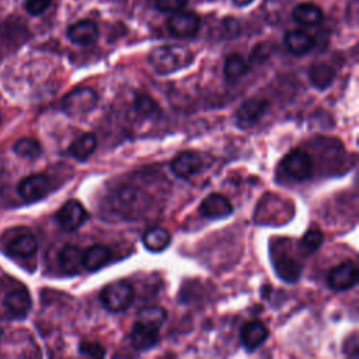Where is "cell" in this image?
<instances>
[{"label":"cell","instance_id":"1","mask_svg":"<svg viewBox=\"0 0 359 359\" xmlns=\"http://www.w3.org/2000/svg\"><path fill=\"white\" fill-rule=\"evenodd\" d=\"M149 63L158 74H170L188 67L194 62V53L182 45H160L150 50Z\"/></svg>","mask_w":359,"mask_h":359},{"label":"cell","instance_id":"9","mask_svg":"<svg viewBox=\"0 0 359 359\" xmlns=\"http://www.w3.org/2000/svg\"><path fill=\"white\" fill-rule=\"evenodd\" d=\"M202 157L196 151L185 150L178 153L170 163V168L175 177L181 180H188L196 175L202 170Z\"/></svg>","mask_w":359,"mask_h":359},{"label":"cell","instance_id":"20","mask_svg":"<svg viewBox=\"0 0 359 359\" xmlns=\"http://www.w3.org/2000/svg\"><path fill=\"white\" fill-rule=\"evenodd\" d=\"M171 243V234L161 226H153L143 234V244L151 252H160L165 250Z\"/></svg>","mask_w":359,"mask_h":359},{"label":"cell","instance_id":"35","mask_svg":"<svg viewBox=\"0 0 359 359\" xmlns=\"http://www.w3.org/2000/svg\"><path fill=\"white\" fill-rule=\"evenodd\" d=\"M3 171H4V163L0 160V175L3 174Z\"/></svg>","mask_w":359,"mask_h":359},{"label":"cell","instance_id":"31","mask_svg":"<svg viewBox=\"0 0 359 359\" xmlns=\"http://www.w3.org/2000/svg\"><path fill=\"white\" fill-rule=\"evenodd\" d=\"M188 0H156V7L161 13L181 11Z\"/></svg>","mask_w":359,"mask_h":359},{"label":"cell","instance_id":"18","mask_svg":"<svg viewBox=\"0 0 359 359\" xmlns=\"http://www.w3.org/2000/svg\"><path fill=\"white\" fill-rule=\"evenodd\" d=\"M335 76H337L335 69L325 62H317L311 65L309 70L310 83L320 91L327 90L334 83Z\"/></svg>","mask_w":359,"mask_h":359},{"label":"cell","instance_id":"4","mask_svg":"<svg viewBox=\"0 0 359 359\" xmlns=\"http://www.w3.org/2000/svg\"><path fill=\"white\" fill-rule=\"evenodd\" d=\"M280 167L286 172V175L296 181H304L313 174V160L306 151L300 149L289 151L283 157Z\"/></svg>","mask_w":359,"mask_h":359},{"label":"cell","instance_id":"32","mask_svg":"<svg viewBox=\"0 0 359 359\" xmlns=\"http://www.w3.org/2000/svg\"><path fill=\"white\" fill-rule=\"evenodd\" d=\"M52 0H25V10L31 15H41L48 10Z\"/></svg>","mask_w":359,"mask_h":359},{"label":"cell","instance_id":"26","mask_svg":"<svg viewBox=\"0 0 359 359\" xmlns=\"http://www.w3.org/2000/svg\"><path fill=\"white\" fill-rule=\"evenodd\" d=\"M247 70H248V63L241 55L231 53L226 57L223 73L229 81L238 80L240 77H243L247 73Z\"/></svg>","mask_w":359,"mask_h":359},{"label":"cell","instance_id":"5","mask_svg":"<svg viewBox=\"0 0 359 359\" xmlns=\"http://www.w3.org/2000/svg\"><path fill=\"white\" fill-rule=\"evenodd\" d=\"M269 102L264 98H248L236 111V123L241 129L252 128L265 115Z\"/></svg>","mask_w":359,"mask_h":359},{"label":"cell","instance_id":"11","mask_svg":"<svg viewBox=\"0 0 359 359\" xmlns=\"http://www.w3.org/2000/svg\"><path fill=\"white\" fill-rule=\"evenodd\" d=\"M98 27L91 20H80L69 25L66 35L70 42L81 46L93 45L98 39Z\"/></svg>","mask_w":359,"mask_h":359},{"label":"cell","instance_id":"7","mask_svg":"<svg viewBox=\"0 0 359 359\" xmlns=\"http://www.w3.org/2000/svg\"><path fill=\"white\" fill-rule=\"evenodd\" d=\"M358 282V266L348 259L334 266L328 273V286L335 292H345L352 289Z\"/></svg>","mask_w":359,"mask_h":359},{"label":"cell","instance_id":"6","mask_svg":"<svg viewBox=\"0 0 359 359\" xmlns=\"http://www.w3.org/2000/svg\"><path fill=\"white\" fill-rule=\"evenodd\" d=\"M167 27L175 38H192L201 28V18L192 11H177L168 18Z\"/></svg>","mask_w":359,"mask_h":359},{"label":"cell","instance_id":"21","mask_svg":"<svg viewBox=\"0 0 359 359\" xmlns=\"http://www.w3.org/2000/svg\"><path fill=\"white\" fill-rule=\"evenodd\" d=\"M83 252L77 245L74 244H66L59 251V265L63 271L69 273H76L83 266Z\"/></svg>","mask_w":359,"mask_h":359},{"label":"cell","instance_id":"14","mask_svg":"<svg viewBox=\"0 0 359 359\" xmlns=\"http://www.w3.org/2000/svg\"><path fill=\"white\" fill-rule=\"evenodd\" d=\"M199 210L208 219H223L233 213V205L226 196L210 194L201 202Z\"/></svg>","mask_w":359,"mask_h":359},{"label":"cell","instance_id":"10","mask_svg":"<svg viewBox=\"0 0 359 359\" xmlns=\"http://www.w3.org/2000/svg\"><path fill=\"white\" fill-rule=\"evenodd\" d=\"M50 191L49 178L43 174H32L21 180L18 184V194L27 202H36L45 198Z\"/></svg>","mask_w":359,"mask_h":359},{"label":"cell","instance_id":"12","mask_svg":"<svg viewBox=\"0 0 359 359\" xmlns=\"http://www.w3.org/2000/svg\"><path fill=\"white\" fill-rule=\"evenodd\" d=\"M4 307L14 318H24L31 310V296L22 286L11 289L4 297Z\"/></svg>","mask_w":359,"mask_h":359},{"label":"cell","instance_id":"28","mask_svg":"<svg viewBox=\"0 0 359 359\" xmlns=\"http://www.w3.org/2000/svg\"><path fill=\"white\" fill-rule=\"evenodd\" d=\"M135 108L144 118H156L160 114V107L156 104V101L144 94L136 95Z\"/></svg>","mask_w":359,"mask_h":359},{"label":"cell","instance_id":"29","mask_svg":"<svg viewBox=\"0 0 359 359\" xmlns=\"http://www.w3.org/2000/svg\"><path fill=\"white\" fill-rule=\"evenodd\" d=\"M323 241H324V234H323V231H321L320 229H317V227H311V229H309V230L303 234V237H302V240H300V247H302L306 252L310 254V252L317 251V250L321 247Z\"/></svg>","mask_w":359,"mask_h":359},{"label":"cell","instance_id":"8","mask_svg":"<svg viewBox=\"0 0 359 359\" xmlns=\"http://www.w3.org/2000/svg\"><path fill=\"white\" fill-rule=\"evenodd\" d=\"M86 219L87 212L84 206L76 199L66 201L56 212V222L66 231L77 230L86 222Z\"/></svg>","mask_w":359,"mask_h":359},{"label":"cell","instance_id":"27","mask_svg":"<svg viewBox=\"0 0 359 359\" xmlns=\"http://www.w3.org/2000/svg\"><path fill=\"white\" fill-rule=\"evenodd\" d=\"M14 151L24 158H36L42 153L41 143L31 137H22L14 143Z\"/></svg>","mask_w":359,"mask_h":359},{"label":"cell","instance_id":"15","mask_svg":"<svg viewBox=\"0 0 359 359\" xmlns=\"http://www.w3.org/2000/svg\"><path fill=\"white\" fill-rule=\"evenodd\" d=\"M160 342V330L135 323L130 331V345L139 352L151 349Z\"/></svg>","mask_w":359,"mask_h":359},{"label":"cell","instance_id":"23","mask_svg":"<svg viewBox=\"0 0 359 359\" xmlns=\"http://www.w3.org/2000/svg\"><path fill=\"white\" fill-rule=\"evenodd\" d=\"M272 258H273V265L276 268L278 275L286 279V282H296V279L300 276L302 266L283 252L279 255L272 252Z\"/></svg>","mask_w":359,"mask_h":359},{"label":"cell","instance_id":"17","mask_svg":"<svg viewBox=\"0 0 359 359\" xmlns=\"http://www.w3.org/2000/svg\"><path fill=\"white\" fill-rule=\"evenodd\" d=\"M293 20L303 27H314L323 22V10L313 3H300L293 8Z\"/></svg>","mask_w":359,"mask_h":359},{"label":"cell","instance_id":"19","mask_svg":"<svg viewBox=\"0 0 359 359\" xmlns=\"http://www.w3.org/2000/svg\"><path fill=\"white\" fill-rule=\"evenodd\" d=\"M111 261V251L102 244H94L83 252V266L88 271H98Z\"/></svg>","mask_w":359,"mask_h":359},{"label":"cell","instance_id":"36","mask_svg":"<svg viewBox=\"0 0 359 359\" xmlns=\"http://www.w3.org/2000/svg\"><path fill=\"white\" fill-rule=\"evenodd\" d=\"M1 335H3V327L0 325V338H1Z\"/></svg>","mask_w":359,"mask_h":359},{"label":"cell","instance_id":"24","mask_svg":"<svg viewBox=\"0 0 359 359\" xmlns=\"http://www.w3.org/2000/svg\"><path fill=\"white\" fill-rule=\"evenodd\" d=\"M36 248H38L36 240L31 234L17 236L7 244L8 254H11L14 257H21V258L34 255L36 252Z\"/></svg>","mask_w":359,"mask_h":359},{"label":"cell","instance_id":"34","mask_svg":"<svg viewBox=\"0 0 359 359\" xmlns=\"http://www.w3.org/2000/svg\"><path fill=\"white\" fill-rule=\"evenodd\" d=\"M254 0H233V3L238 7H243V6H248L250 3H252Z\"/></svg>","mask_w":359,"mask_h":359},{"label":"cell","instance_id":"33","mask_svg":"<svg viewBox=\"0 0 359 359\" xmlns=\"http://www.w3.org/2000/svg\"><path fill=\"white\" fill-rule=\"evenodd\" d=\"M351 338V345L348 344V342H345L344 344V346H349V348H344V353L345 355H348V356H353V358H356L358 356V348H359V344H358V337L353 334L352 337H349Z\"/></svg>","mask_w":359,"mask_h":359},{"label":"cell","instance_id":"30","mask_svg":"<svg viewBox=\"0 0 359 359\" xmlns=\"http://www.w3.org/2000/svg\"><path fill=\"white\" fill-rule=\"evenodd\" d=\"M79 351L84 356H90V358H104L105 356V348L102 345H100L98 342L83 341L79 345Z\"/></svg>","mask_w":359,"mask_h":359},{"label":"cell","instance_id":"22","mask_svg":"<svg viewBox=\"0 0 359 359\" xmlns=\"http://www.w3.org/2000/svg\"><path fill=\"white\" fill-rule=\"evenodd\" d=\"M97 149V137L94 133H84L74 139L69 146V154L76 160H87Z\"/></svg>","mask_w":359,"mask_h":359},{"label":"cell","instance_id":"2","mask_svg":"<svg viewBox=\"0 0 359 359\" xmlns=\"http://www.w3.org/2000/svg\"><path fill=\"white\" fill-rule=\"evenodd\" d=\"M133 297L135 292L132 285L123 279L107 283L100 292V300L109 313H121L126 310L132 304Z\"/></svg>","mask_w":359,"mask_h":359},{"label":"cell","instance_id":"25","mask_svg":"<svg viewBox=\"0 0 359 359\" xmlns=\"http://www.w3.org/2000/svg\"><path fill=\"white\" fill-rule=\"evenodd\" d=\"M167 318V311L160 306H149L137 313L135 323L160 330Z\"/></svg>","mask_w":359,"mask_h":359},{"label":"cell","instance_id":"37","mask_svg":"<svg viewBox=\"0 0 359 359\" xmlns=\"http://www.w3.org/2000/svg\"><path fill=\"white\" fill-rule=\"evenodd\" d=\"M199 1H215V0H199Z\"/></svg>","mask_w":359,"mask_h":359},{"label":"cell","instance_id":"13","mask_svg":"<svg viewBox=\"0 0 359 359\" xmlns=\"http://www.w3.org/2000/svg\"><path fill=\"white\" fill-rule=\"evenodd\" d=\"M268 328L259 320L245 323L240 331L241 344L248 352H254L255 349H258L268 339Z\"/></svg>","mask_w":359,"mask_h":359},{"label":"cell","instance_id":"16","mask_svg":"<svg viewBox=\"0 0 359 359\" xmlns=\"http://www.w3.org/2000/svg\"><path fill=\"white\" fill-rule=\"evenodd\" d=\"M285 45L290 53L302 56L314 48L316 39L304 29H292L285 35Z\"/></svg>","mask_w":359,"mask_h":359},{"label":"cell","instance_id":"3","mask_svg":"<svg viewBox=\"0 0 359 359\" xmlns=\"http://www.w3.org/2000/svg\"><path fill=\"white\" fill-rule=\"evenodd\" d=\"M98 102V95L91 87H77L62 100V109L73 118L91 112Z\"/></svg>","mask_w":359,"mask_h":359}]
</instances>
